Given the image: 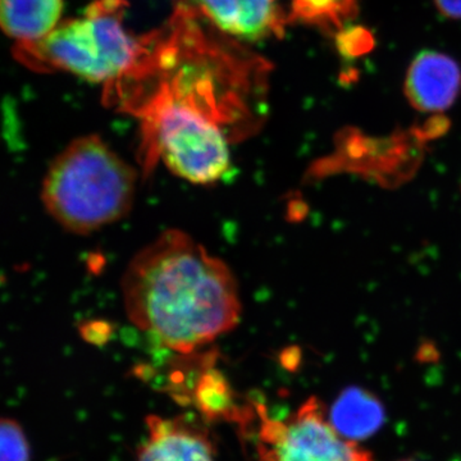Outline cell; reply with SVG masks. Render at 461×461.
<instances>
[{
  "mask_svg": "<svg viewBox=\"0 0 461 461\" xmlns=\"http://www.w3.org/2000/svg\"><path fill=\"white\" fill-rule=\"evenodd\" d=\"M122 294L130 321L182 355L235 329L241 314L227 264L180 230H166L133 257Z\"/></svg>",
  "mask_w": 461,
  "mask_h": 461,
  "instance_id": "obj_1",
  "label": "cell"
},
{
  "mask_svg": "<svg viewBox=\"0 0 461 461\" xmlns=\"http://www.w3.org/2000/svg\"><path fill=\"white\" fill-rule=\"evenodd\" d=\"M136 172L99 136L76 139L54 158L41 200L63 229L77 235L117 222L129 213Z\"/></svg>",
  "mask_w": 461,
  "mask_h": 461,
  "instance_id": "obj_2",
  "label": "cell"
},
{
  "mask_svg": "<svg viewBox=\"0 0 461 461\" xmlns=\"http://www.w3.org/2000/svg\"><path fill=\"white\" fill-rule=\"evenodd\" d=\"M126 9V0H94L41 41L18 42L14 57L32 71L67 72L105 86L122 77L147 45V35L124 26Z\"/></svg>",
  "mask_w": 461,
  "mask_h": 461,
  "instance_id": "obj_3",
  "label": "cell"
},
{
  "mask_svg": "<svg viewBox=\"0 0 461 461\" xmlns=\"http://www.w3.org/2000/svg\"><path fill=\"white\" fill-rule=\"evenodd\" d=\"M141 122L144 165L162 160L194 185H212L229 171L230 138L213 121L171 103L149 100L132 111Z\"/></svg>",
  "mask_w": 461,
  "mask_h": 461,
  "instance_id": "obj_4",
  "label": "cell"
},
{
  "mask_svg": "<svg viewBox=\"0 0 461 461\" xmlns=\"http://www.w3.org/2000/svg\"><path fill=\"white\" fill-rule=\"evenodd\" d=\"M260 461H375L333 429L320 400H306L286 421L264 418Z\"/></svg>",
  "mask_w": 461,
  "mask_h": 461,
  "instance_id": "obj_5",
  "label": "cell"
},
{
  "mask_svg": "<svg viewBox=\"0 0 461 461\" xmlns=\"http://www.w3.org/2000/svg\"><path fill=\"white\" fill-rule=\"evenodd\" d=\"M218 32L236 41L284 35L287 20L280 0H186Z\"/></svg>",
  "mask_w": 461,
  "mask_h": 461,
  "instance_id": "obj_6",
  "label": "cell"
},
{
  "mask_svg": "<svg viewBox=\"0 0 461 461\" xmlns=\"http://www.w3.org/2000/svg\"><path fill=\"white\" fill-rule=\"evenodd\" d=\"M460 85V67L453 58L424 51L412 60L406 74L405 95L418 111L439 113L453 105Z\"/></svg>",
  "mask_w": 461,
  "mask_h": 461,
  "instance_id": "obj_7",
  "label": "cell"
},
{
  "mask_svg": "<svg viewBox=\"0 0 461 461\" xmlns=\"http://www.w3.org/2000/svg\"><path fill=\"white\" fill-rule=\"evenodd\" d=\"M149 437L138 461H215L213 444L204 430L186 420H147Z\"/></svg>",
  "mask_w": 461,
  "mask_h": 461,
  "instance_id": "obj_8",
  "label": "cell"
},
{
  "mask_svg": "<svg viewBox=\"0 0 461 461\" xmlns=\"http://www.w3.org/2000/svg\"><path fill=\"white\" fill-rule=\"evenodd\" d=\"M327 414L333 429L355 444L375 435L386 421L384 403L362 387L345 388Z\"/></svg>",
  "mask_w": 461,
  "mask_h": 461,
  "instance_id": "obj_9",
  "label": "cell"
},
{
  "mask_svg": "<svg viewBox=\"0 0 461 461\" xmlns=\"http://www.w3.org/2000/svg\"><path fill=\"white\" fill-rule=\"evenodd\" d=\"M63 0H0V23L9 38L35 42L59 25Z\"/></svg>",
  "mask_w": 461,
  "mask_h": 461,
  "instance_id": "obj_10",
  "label": "cell"
},
{
  "mask_svg": "<svg viewBox=\"0 0 461 461\" xmlns=\"http://www.w3.org/2000/svg\"><path fill=\"white\" fill-rule=\"evenodd\" d=\"M190 402L206 421L226 420L236 418L235 393L223 373L206 364L200 372L191 391Z\"/></svg>",
  "mask_w": 461,
  "mask_h": 461,
  "instance_id": "obj_11",
  "label": "cell"
},
{
  "mask_svg": "<svg viewBox=\"0 0 461 461\" xmlns=\"http://www.w3.org/2000/svg\"><path fill=\"white\" fill-rule=\"evenodd\" d=\"M357 0H291L290 20L323 30L339 29L357 14Z\"/></svg>",
  "mask_w": 461,
  "mask_h": 461,
  "instance_id": "obj_12",
  "label": "cell"
},
{
  "mask_svg": "<svg viewBox=\"0 0 461 461\" xmlns=\"http://www.w3.org/2000/svg\"><path fill=\"white\" fill-rule=\"evenodd\" d=\"M0 461H30V445L20 423L11 418H3L0 424Z\"/></svg>",
  "mask_w": 461,
  "mask_h": 461,
  "instance_id": "obj_13",
  "label": "cell"
},
{
  "mask_svg": "<svg viewBox=\"0 0 461 461\" xmlns=\"http://www.w3.org/2000/svg\"><path fill=\"white\" fill-rule=\"evenodd\" d=\"M83 338L94 345H103L111 338L112 329L105 321H90L81 330Z\"/></svg>",
  "mask_w": 461,
  "mask_h": 461,
  "instance_id": "obj_14",
  "label": "cell"
},
{
  "mask_svg": "<svg viewBox=\"0 0 461 461\" xmlns=\"http://www.w3.org/2000/svg\"><path fill=\"white\" fill-rule=\"evenodd\" d=\"M435 3L444 16L461 20V0H435Z\"/></svg>",
  "mask_w": 461,
  "mask_h": 461,
  "instance_id": "obj_15",
  "label": "cell"
},
{
  "mask_svg": "<svg viewBox=\"0 0 461 461\" xmlns=\"http://www.w3.org/2000/svg\"><path fill=\"white\" fill-rule=\"evenodd\" d=\"M399 461H417V460H412V459H405V460H399Z\"/></svg>",
  "mask_w": 461,
  "mask_h": 461,
  "instance_id": "obj_16",
  "label": "cell"
}]
</instances>
